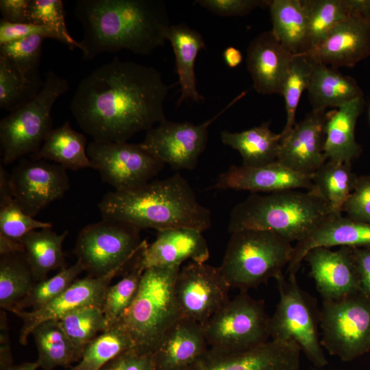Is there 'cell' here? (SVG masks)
Returning <instances> with one entry per match:
<instances>
[{
	"label": "cell",
	"mask_w": 370,
	"mask_h": 370,
	"mask_svg": "<svg viewBox=\"0 0 370 370\" xmlns=\"http://www.w3.org/2000/svg\"><path fill=\"white\" fill-rule=\"evenodd\" d=\"M119 272L114 271L100 277L88 275L77 279L59 296L38 309L13 311L12 313L23 321L19 342L23 345H27L32 331L44 321L58 320L65 314L83 306H96L102 308L111 281Z\"/></svg>",
	"instance_id": "18"
},
{
	"label": "cell",
	"mask_w": 370,
	"mask_h": 370,
	"mask_svg": "<svg viewBox=\"0 0 370 370\" xmlns=\"http://www.w3.org/2000/svg\"><path fill=\"white\" fill-rule=\"evenodd\" d=\"M365 103L361 97L328 113L324 142L327 160L352 162L360 155L362 147L356 141L355 130Z\"/></svg>",
	"instance_id": "26"
},
{
	"label": "cell",
	"mask_w": 370,
	"mask_h": 370,
	"mask_svg": "<svg viewBox=\"0 0 370 370\" xmlns=\"http://www.w3.org/2000/svg\"><path fill=\"white\" fill-rule=\"evenodd\" d=\"M321 343L345 362L370 351V299L360 291L335 300H323Z\"/></svg>",
	"instance_id": "11"
},
{
	"label": "cell",
	"mask_w": 370,
	"mask_h": 370,
	"mask_svg": "<svg viewBox=\"0 0 370 370\" xmlns=\"http://www.w3.org/2000/svg\"><path fill=\"white\" fill-rule=\"evenodd\" d=\"M310 268L323 300H335L360 291V278L351 247L337 250L317 247L306 255L304 260Z\"/></svg>",
	"instance_id": "20"
},
{
	"label": "cell",
	"mask_w": 370,
	"mask_h": 370,
	"mask_svg": "<svg viewBox=\"0 0 370 370\" xmlns=\"http://www.w3.org/2000/svg\"><path fill=\"white\" fill-rule=\"evenodd\" d=\"M12 174L0 166V208L14 201Z\"/></svg>",
	"instance_id": "53"
},
{
	"label": "cell",
	"mask_w": 370,
	"mask_h": 370,
	"mask_svg": "<svg viewBox=\"0 0 370 370\" xmlns=\"http://www.w3.org/2000/svg\"><path fill=\"white\" fill-rule=\"evenodd\" d=\"M343 212L354 221L370 223V175L358 176Z\"/></svg>",
	"instance_id": "46"
},
{
	"label": "cell",
	"mask_w": 370,
	"mask_h": 370,
	"mask_svg": "<svg viewBox=\"0 0 370 370\" xmlns=\"http://www.w3.org/2000/svg\"><path fill=\"white\" fill-rule=\"evenodd\" d=\"M210 256L202 232L191 228L157 231L155 241L139 251L133 264L144 271L151 267H181L186 260L204 263Z\"/></svg>",
	"instance_id": "21"
},
{
	"label": "cell",
	"mask_w": 370,
	"mask_h": 370,
	"mask_svg": "<svg viewBox=\"0 0 370 370\" xmlns=\"http://www.w3.org/2000/svg\"><path fill=\"white\" fill-rule=\"evenodd\" d=\"M28 16L29 23L53 28L60 35L62 42L80 49L79 42L71 37L66 28L62 1L29 0Z\"/></svg>",
	"instance_id": "44"
},
{
	"label": "cell",
	"mask_w": 370,
	"mask_h": 370,
	"mask_svg": "<svg viewBox=\"0 0 370 370\" xmlns=\"http://www.w3.org/2000/svg\"><path fill=\"white\" fill-rule=\"evenodd\" d=\"M86 151L92 169L114 190L132 189L149 182L165 165L140 143L93 140L87 145Z\"/></svg>",
	"instance_id": "12"
},
{
	"label": "cell",
	"mask_w": 370,
	"mask_h": 370,
	"mask_svg": "<svg viewBox=\"0 0 370 370\" xmlns=\"http://www.w3.org/2000/svg\"><path fill=\"white\" fill-rule=\"evenodd\" d=\"M325 110L312 109L282 137L278 161L304 173H313L327 159L324 154Z\"/></svg>",
	"instance_id": "19"
},
{
	"label": "cell",
	"mask_w": 370,
	"mask_h": 370,
	"mask_svg": "<svg viewBox=\"0 0 370 370\" xmlns=\"http://www.w3.org/2000/svg\"><path fill=\"white\" fill-rule=\"evenodd\" d=\"M140 232L127 223L103 219L79 232L73 253L88 275L100 277L121 272L133 262L147 241L141 239Z\"/></svg>",
	"instance_id": "10"
},
{
	"label": "cell",
	"mask_w": 370,
	"mask_h": 370,
	"mask_svg": "<svg viewBox=\"0 0 370 370\" xmlns=\"http://www.w3.org/2000/svg\"><path fill=\"white\" fill-rule=\"evenodd\" d=\"M316 60L310 53L294 55L292 59L280 94L284 99L286 113V124L280 132L282 137L288 134L296 123L297 109L303 92L308 88Z\"/></svg>",
	"instance_id": "38"
},
{
	"label": "cell",
	"mask_w": 370,
	"mask_h": 370,
	"mask_svg": "<svg viewBox=\"0 0 370 370\" xmlns=\"http://www.w3.org/2000/svg\"><path fill=\"white\" fill-rule=\"evenodd\" d=\"M73 13L83 28L85 60L122 49L151 54L164 45L171 25L162 0H77Z\"/></svg>",
	"instance_id": "2"
},
{
	"label": "cell",
	"mask_w": 370,
	"mask_h": 370,
	"mask_svg": "<svg viewBox=\"0 0 370 370\" xmlns=\"http://www.w3.org/2000/svg\"><path fill=\"white\" fill-rule=\"evenodd\" d=\"M225 64L230 68L238 66L243 61V55L240 50L234 47H227L223 53Z\"/></svg>",
	"instance_id": "55"
},
{
	"label": "cell",
	"mask_w": 370,
	"mask_h": 370,
	"mask_svg": "<svg viewBox=\"0 0 370 370\" xmlns=\"http://www.w3.org/2000/svg\"><path fill=\"white\" fill-rule=\"evenodd\" d=\"M370 247V223L354 221L342 213H331L294 247L288 275L296 276L306 255L317 247Z\"/></svg>",
	"instance_id": "23"
},
{
	"label": "cell",
	"mask_w": 370,
	"mask_h": 370,
	"mask_svg": "<svg viewBox=\"0 0 370 370\" xmlns=\"http://www.w3.org/2000/svg\"><path fill=\"white\" fill-rule=\"evenodd\" d=\"M312 109L339 108L361 97L363 92L356 79L337 69L316 60L307 88Z\"/></svg>",
	"instance_id": "29"
},
{
	"label": "cell",
	"mask_w": 370,
	"mask_h": 370,
	"mask_svg": "<svg viewBox=\"0 0 370 370\" xmlns=\"http://www.w3.org/2000/svg\"><path fill=\"white\" fill-rule=\"evenodd\" d=\"M312 173L293 170L278 160L258 167L232 165L219 175L210 189L246 190L251 193L291 189L311 190Z\"/></svg>",
	"instance_id": "22"
},
{
	"label": "cell",
	"mask_w": 370,
	"mask_h": 370,
	"mask_svg": "<svg viewBox=\"0 0 370 370\" xmlns=\"http://www.w3.org/2000/svg\"><path fill=\"white\" fill-rule=\"evenodd\" d=\"M310 28V49L313 52L328 32L349 16L357 0H302Z\"/></svg>",
	"instance_id": "37"
},
{
	"label": "cell",
	"mask_w": 370,
	"mask_h": 370,
	"mask_svg": "<svg viewBox=\"0 0 370 370\" xmlns=\"http://www.w3.org/2000/svg\"><path fill=\"white\" fill-rule=\"evenodd\" d=\"M29 0H1L0 11L3 20L13 23H29Z\"/></svg>",
	"instance_id": "50"
},
{
	"label": "cell",
	"mask_w": 370,
	"mask_h": 370,
	"mask_svg": "<svg viewBox=\"0 0 370 370\" xmlns=\"http://www.w3.org/2000/svg\"><path fill=\"white\" fill-rule=\"evenodd\" d=\"M294 55L286 49L271 31L255 37L247 49V66L257 92L281 94Z\"/></svg>",
	"instance_id": "24"
},
{
	"label": "cell",
	"mask_w": 370,
	"mask_h": 370,
	"mask_svg": "<svg viewBox=\"0 0 370 370\" xmlns=\"http://www.w3.org/2000/svg\"><path fill=\"white\" fill-rule=\"evenodd\" d=\"M169 86L156 69L114 58L78 84L71 103L82 130L98 143L127 141L164 121Z\"/></svg>",
	"instance_id": "1"
},
{
	"label": "cell",
	"mask_w": 370,
	"mask_h": 370,
	"mask_svg": "<svg viewBox=\"0 0 370 370\" xmlns=\"http://www.w3.org/2000/svg\"><path fill=\"white\" fill-rule=\"evenodd\" d=\"M49 222L36 220L26 214L14 201L0 208V234L18 241L38 229L52 228Z\"/></svg>",
	"instance_id": "45"
},
{
	"label": "cell",
	"mask_w": 370,
	"mask_h": 370,
	"mask_svg": "<svg viewBox=\"0 0 370 370\" xmlns=\"http://www.w3.org/2000/svg\"><path fill=\"white\" fill-rule=\"evenodd\" d=\"M102 218L139 230L191 228L201 232L212 223L211 212L201 204L180 173L138 187L106 193L98 204Z\"/></svg>",
	"instance_id": "3"
},
{
	"label": "cell",
	"mask_w": 370,
	"mask_h": 370,
	"mask_svg": "<svg viewBox=\"0 0 370 370\" xmlns=\"http://www.w3.org/2000/svg\"><path fill=\"white\" fill-rule=\"evenodd\" d=\"M0 256V306L12 312L37 282L25 253Z\"/></svg>",
	"instance_id": "34"
},
{
	"label": "cell",
	"mask_w": 370,
	"mask_h": 370,
	"mask_svg": "<svg viewBox=\"0 0 370 370\" xmlns=\"http://www.w3.org/2000/svg\"><path fill=\"white\" fill-rule=\"evenodd\" d=\"M38 351L39 368L54 370L68 367L79 362L82 353L76 347L58 320H49L38 325L32 331Z\"/></svg>",
	"instance_id": "33"
},
{
	"label": "cell",
	"mask_w": 370,
	"mask_h": 370,
	"mask_svg": "<svg viewBox=\"0 0 370 370\" xmlns=\"http://www.w3.org/2000/svg\"><path fill=\"white\" fill-rule=\"evenodd\" d=\"M11 174L15 201L33 217L63 197L70 188L66 169L45 160L23 158Z\"/></svg>",
	"instance_id": "15"
},
{
	"label": "cell",
	"mask_w": 370,
	"mask_h": 370,
	"mask_svg": "<svg viewBox=\"0 0 370 370\" xmlns=\"http://www.w3.org/2000/svg\"><path fill=\"white\" fill-rule=\"evenodd\" d=\"M39 365L36 360L35 362H25L17 365H13L7 370H36Z\"/></svg>",
	"instance_id": "56"
},
{
	"label": "cell",
	"mask_w": 370,
	"mask_h": 370,
	"mask_svg": "<svg viewBox=\"0 0 370 370\" xmlns=\"http://www.w3.org/2000/svg\"><path fill=\"white\" fill-rule=\"evenodd\" d=\"M368 16L370 19V0H369V4H368Z\"/></svg>",
	"instance_id": "57"
},
{
	"label": "cell",
	"mask_w": 370,
	"mask_h": 370,
	"mask_svg": "<svg viewBox=\"0 0 370 370\" xmlns=\"http://www.w3.org/2000/svg\"><path fill=\"white\" fill-rule=\"evenodd\" d=\"M369 119H370V108H369Z\"/></svg>",
	"instance_id": "58"
},
{
	"label": "cell",
	"mask_w": 370,
	"mask_h": 370,
	"mask_svg": "<svg viewBox=\"0 0 370 370\" xmlns=\"http://www.w3.org/2000/svg\"><path fill=\"white\" fill-rule=\"evenodd\" d=\"M269 122L262 123L248 130L221 132L222 143L238 151L243 166L258 167L278 160L282 136L273 132Z\"/></svg>",
	"instance_id": "30"
},
{
	"label": "cell",
	"mask_w": 370,
	"mask_h": 370,
	"mask_svg": "<svg viewBox=\"0 0 370 370\" xmlns=\"http://www.w3.org/2000/svg\"><path fill=\"white\" fill-rule=\"evenodd\" d=\"M166 39L173 49L176 71L180 85L181 95L177 106L186 99L195 102L204 101L197 88L195 62L199 52L206 49L202 35L186 23L171 25L166 32Z\"/></svg>",
	"instance_id": "27"
},
{
	"label": "cell",
	"mask_w": 370,
	"mask_h": 370,
	"mask_svg": "<svg viewBox=\"0 0 370 370\" xmlns=\"http://www.w3.org/2000/svg\"><path fill=\"white\" fill-rule=\"evenodd\" d=\"M86 136L74 130L69 121L52 129L39 150L29 156L31 159L49 160L66 169L77 171L92 168L86 151Z\"/></svg>",
	"instance_id": "31"
},
{
	"label": "cell",
	"mask_w": 370,
	"mask_h": 370,
	"mask_svg": "<svg viewBox=\"0 0 370 370\" xmlns=\"http://www.w3.org/2000/svg\"><path fill=\"white\" fill-rule=\"evenodd\" d=\"M368 4L369 0H357L354 10L330 29L310 53L336 69L353 67L370 56Z\"/></svg>",
	"instance_id": "16"
},
{
	"label": "cell",
	"mask_w": 370,
	"mask_h": 370,
	"mask_svg": "<svg viewBox=\"0 0 370 370\" xmlns=\"http://www.w3.org/2000/svg\"><path fill=\"white\" fill-rule=\"evenodd\" d=\"M14 365L6 313H0V370H7Z\"/></svg>",
	"instance_id": "52"
},
{
	"label": "cell",
	"mask_w": 370,
	"mask_h": 370,
	"mask_svg": "<svg viewBox=\"0 0 370 370\" xmlns=\"http://www.w3.org/2000/svg\"><path fill=\"white\" fill-rule=\"evenodd\" d=\"M331 213L330 206L315 188L251 193L231 211L228 231L267 230L297 243Z\"/></svg>",
	"instance_id": "4"
},
{
	"label": "cell",
	"mask_w": 370,
	"mask_h": 370,
	"mask_svg": "<svg viewBox=\"0 0 370 370\" xmlns=\"http://www.w3.org/2000/svg\"><path fill=\"white\" fill-rule=\"evenodd\" d=\"M301 352L294 342L271 339L237 353L208 349L194 362L178 370H299Z\"/></svg>",
	"instance_id": "17"
},
{
	"label": "cell",
	"mask_w": 370,
	"mask_h": 370,
	"mask_svg": "<svg viewBox=\"0 0 370 370\" xmlns=\"http://www.w3.org/2000/svg\"><path fill=\"white\" fill-rule=\"evenodd\" d=\"M58 321L82 353L87 344L110 327L102 308L96 306L78 308L65 314Z\"/></svg>",
	"instance_id": "39"
},
{
	"label": "cell",
	"mask_w": 370,
	"mask_h": 370,
	"mask_svg": "<svg viewBox=\"0 0 370 370\" xmlns=\"http://www.w3.org/2000/svg\"><path fill=\"white\" fill-rule=\"evenodd\" d=\"M100 370H155L152 355H140L133 349L110 360Z\"/></svg>",
	"instance_id": "49"
},
{
	"label": "cell",
	"mask_w": 370,
	"mask_h": 370,
	"mask_svg": "<svg viewBox=\"0 0 370 370\" xmlns=\"http://www.w3.org/2000/svg\"><path fill=\"white\" fill-rule=\"evenodd\" d=\"M42 83L29 81L15 66L0 56V108L13 112L31 100L40 90Z\"/></svg>",
	"instance_id": "40"
},
{
	"label": "cell",
	"mask_w": 370,
	"mask_h": 370,
	"mask_svg": "<svg viewBox=\"0 0 370 370\" xmlns=\"http://www.w3.org/2000/svg\"><path fill=\"white\" fill-rule=\"evenodd\" d=\"M230 234L219 269L231 288H257L283 274L291 260L294 247L273 232L245 229Z\"/></svg>",
	"instance_id": "6"
},
{
	"label": "cell",
	"mask_w": 370,
	"mask_h": 370,
	"mask_svg": "<svg viewBox=\"0 0 370 370\" xmlns=\"http://www.w3.org/2000/svg\"><path fill=\"white\" fill-rule=\"evenodd\" d=\"M67 234L68 231L59 234L44 228L32 231L20 240L36 282L47 278L51 271L66 267L62 245Z\"/></svg>",
	"instance_id": "32"
},
{
	"label": "cell",
	"mask_w": 370,
	"mask_h": 370,
	"mask_svg": "<svg viewBox=\"0 0 370 370\" xmlns=\"http://www.w3.org/2000/svg\"><path fill=\"white\" fill-rule=\"evenodd\" d=\"M275 280L280 299L270 317L271 338L294 342L315 367H325L328 360L319 338L320 310L316 300L299 287L296 276L286 280L282 274Z\"/></svg>",
	"instance_id": "8"
},
{
	"label": "cell",
	"mask_w": 370,
	"mask_h": 370,
	"mask_svg": "<svg viewBox=\"0 0 370 370\" xmlns=\"http://www.w3.org/2000/svg\"><path fill=\"white\" fill-rule=\"evenodd\" d=\"M84 271L82 263L77 260L74 264L62 269L53 277L37 282L29 293L11 312L15 310H26L28 308L33 310L42 307L62 293Z\"/></svg>",
	"instance_id": "42"
},
{
	"label": "cell",
	"mask_w": 370,
	"mask_h": 370,
	"mask_svg": "<svg viewBox=\"0 0 370 370\" xmlns=\"http://www.w3.org/2000/svg\"><path fill=\"white\" fill-rule=\"evenodd\" d=\"M231 287L219 267L189 262L181 267L175 294L182 315L204 325L230 299Z\"/></svg>",
	"instance_id": "14"
},
{
	"label": "cell",
	"mask_w": 370,
	"mask_h": 370,
	"mask_svg": "<svg viewBox=\"0 0 370 370\" xmlns=\"http://www.w3.org/2000/svg\"><path fill=\"white\" fill-rule=\"evenodd\" d=\"M45 39L34 35L0 45V56L10 61L26 79L42 83L38 68Z\"/></svg>",
	"instance_id": "41"
},
{
	"label": "cell",
	"mask_w": 370,
	"mask_h": 370,
	"mask_svg": "<svg viewBox=\"0 0 370 370\" xmlns=\"http://www.w3.org/2000/svg\"><path fill=\"white\" fill-rule=\"evenodd\" d=\"M68 81L50 71L38 92L0 121L2 162L9 164L37 152L52 130L51 110L69 89Z\"/></svg>",
	"instance_id": "7"
},
{
	"label": "cell",
	"mask_w": 370,
	"mask_h": 370,
	"mask_svg": "<svg viewBox=\"0 0 370 370\" xmlns=\"http://www.w3.org/2000/svg\"><path fill=\"white\" fill-rule=\"evenodd\" d=\"M143 272V269L132 264L121 280L108 287L102 310L110 326L121 321L132 304Z\"/></svg>",
	"instance_id": "43"
},
{
	"label": "cell",
	"mask_w": 370,
	"mask_h": 370,
	"mask_svg": "<svg viewBox=\"0 0 370 370\" xmlns=\"http://www.w3.org/2000/svg\"><path fill=\"white\" fill-rule=\"evenodd\" d=\"M34 35L62 42L60 35L50 27L32 23H13L2 18L0 21V45Z\"/></svg>",
	"instance_id": "47"
},
{
	"label": "cell",
	"mask_w": 370,
	"mask_h": 370,
	"mask_svg": "<svg viewBox=\"0 0 370 370\" xmlns=\"http://www.w3.org/2000/svg\"><path fill=\"white\" fill-rule=\"evenodd\" d=\"M197 4L221 16H243L258 8L269 6L267 0H197Z\"/></svg>",
	"instance_id": "48"
},
{
	"label": "cell",
	"mask_w": 370,
	"mask_h": 370,
	"mask_svg": "<svg viewBox=\"0 0 370 370\" xmlns=\"http://www.w3.org/2000/svg\"><path fill=\"white\" fill-rule=\"evenodd\" d=\"M180 268L151 267L143 273L136 296L121 321L140 355H152L183 316L175 294Z\"/></svg>",
	"instance_id": "5"
},
{
	"label": "cell",
	"mask_w": 370,
	"mask_h": 370,
	"mask_svg": "<svg viewBox=\"0 0 370 370\" xmlns=\"http://www.w3.org/2000/svg\"><path fill=\"white\" fill-rule=\"evenodd\" d=\"M133 348L132 338L119 321L87 344L77 364L68 370H100L110 360Z\"/></svg>",
	"instance_id": "36"
},
{
	"label": "cell",
	"mask_w": 370,
	"mask_h": 370,
	"mask_svg": "<svg viewBox=\"0 0 370 370\" xmlns=\"http://www.w3.org/2000/svg\"><path fill=\"white\" fill-rule=\"evenodd\" d=\"M209 349L237 353L258 347L271 338L270 317L263 300L242 291L217 312L204 325Z\"/></svg>",
	"instance_id": "9"
},
{
	"label": "cell",
	"mask_w": 370,
	"mask_h": 370,
	"mask_svg": "<svg viewBox=\"0 0 370 370\" xmlns=\"http://www.w3.org/2000/svg\"><path fill=\"white\" fill-rule=\"evenodd\" d=\"M360 278V291L370 299V247H353Z\"/></svg>",
	"instance_id": "51"
},
{
	"label": "cell",
	"mask_w": 370,
	"mask_h": 370,
	"mask_svg": "<svg viewBox=\"0 0 370 370\" xmlns=\"http://www.w3.org/2000/svg\"><path fill=\"white\" fill-rule=\"evenodd\" d=\"M312 175L313 188L327 201L332 213H342L358 178L352 162L327 160Z\"/></svg>",
	"instance_id": "35"
},
{
	"label": "cell",
	"mask_w": 370,
	"mask_h": 370,
	"mask_svg": "<svg viewBox=\"0 0 370 370\" xmlns=\"http://www.w3.org/2000/svg\"><path fill=\"white\" fill-rule=\"evenodd\" d=\"M243 95L201 123L175 122L166 119L146 132L140 145L173 169L193 170L206 147L210 125Z\"/></svg>",
	"instance_id": "13"
},
{
	"label": "cell",
	"mask_w": 370,
	"mask_h": 370,
	"mask_svg": "<svg viewBox=\"0 0 370 370\" xmlns=\"http://www.w3.org/2000/svg\"><path fill=\"white\" fill-rule=\"evenodd\" d=\"M209 349L204 327L182 316L166 332L152 354L155 370H178L197 360Z\"/></svg>",
	"instance_id": "25"
},
{
	"label": "cell",
	"mask_w": 370,
	"mask_h": 370,
	"mask_svg": "<svg viewBox=\"0 0 370 370\" xmlns=\"http://www.w3.org/2000/svg\"><path fill=\"white\" fill-rule=\"evenodd\" d=\"M268 8L271 31L280 43L293 55L309 52V21L302 0H271Z\"/></svg>",
	"instance_id": "28"
},
{
	"label": "cell",
	"mask_w": 370,
	"mask_h": 370,
	"mask_svg": "<svg viewBox=\"0 0 370 370\" xmlns=\"http://www.w3.org/2000/svg\"><path fill=\"white\" fill-rule=\"evenodd\" d=\"M25 253L23 243L0 234V256Z\"/></svg>",
	"instance_id": "54"
}]
</instances>
